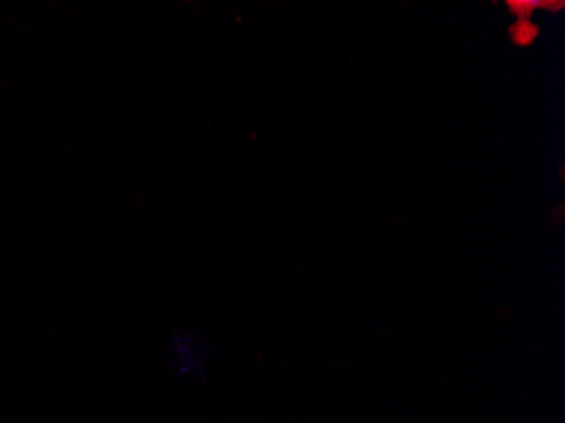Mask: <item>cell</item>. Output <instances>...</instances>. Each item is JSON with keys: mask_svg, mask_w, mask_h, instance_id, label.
Listing matches in <instances>:
<instances>
[{"mask_svg": "<svg viewBox=\"0 0 565 423\" xmlns=\"http://www.w3.org/2000/svg\"><path fill=\"white\" fill-rule=\"evenodd\" d=\"M511 40L519 46H529L539 36V28L530 19H519L511 25Z\"/></svg>", "mask_w": 565, "mask_h": 423, "instance_id": "6da1fadb", "label": "cell"}, {"mask_svg": "<svg viewBox=\"0 0 565 423\" xmlns=\"http://www.w3.org/2000/svg\"><path fill=\"white\" fill-rule=\"evenodd\" d=\"M508 6H510L511 12H515L520 19H529L533 9L542 8V2L541 0H515V2L510 0Z\"/></svg>", "mask_w": 565, "mask_h": 423, "instance_id": "7a4b0ae2", "label": "cell"}]
</instances>
